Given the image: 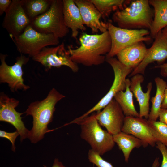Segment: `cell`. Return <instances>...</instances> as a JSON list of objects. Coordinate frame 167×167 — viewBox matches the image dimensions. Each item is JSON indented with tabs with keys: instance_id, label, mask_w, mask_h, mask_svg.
Returning a JSON list of instances; mask_svg holds the SVG:
<instances>
[{
	"instance_id": "6da1fadb",
	"label": "cell",
	"mask_w": 167,
	"mask_h": 167,
	"mask_svg": "<svg viewBox=\"0 0 167 167\" xmlns=\"http://www.w3.org/2000/svg\"><path fill=\"white\" fill-rule=\"evenodd\" d=\"M80 45L75 49L68 47L71 60L86 66H97L105 61L110 51L112 41L108 31L100 34L90 35L83 32L79 38Z\"/></svg>"
},
{
	"instance_id": "7a4b0ae2",
	"label": "cell",
	"mask_w": 167,
	"mask_h": 167,
	"mask_svg": "<svg viewBox=\"0 0 167 167\" xmlns=\"http://www.w3.org/2000/svg\"><path fill=\"white\" fill-rule=\"evenodd\" d=\"M65 97L53 88L45 99L29 105L25 113L26 116L30 115L33 118L32 127L28 137L32 143H36L44 138L45 133L53 131L49 130L48 126L53 121L56 104Z\"/></svg>"
},
{
	"instance_id": "3957f363",
	"label": "cell",
	"mask_w": 167,
	"mask_h": 167,
	"mask_svg": "<svg viewBox=\"0 0 167 167\" xmlns=\"http://www.w3.org/2000/svg\"><path fill=\"white\" fill-rule=\"evenodd\" d=\"M154 16L149 0L131 1L128 6L115 11L112 19L118 27L129 29H149Z\"/></svg>"
},
{
	"instance_id": "277c9868",
	"label": "cell",
	"mask_w": 167,
	"mask_h": 167,
	"mask_svg": "<svg viewBox=\"0 0 167 167\" xmlns=\"http://www.w3.org/2000/svg\"><path fill=\"white\" fill-rule=\"evenodd\" d=\"M94 112L76 124L80 126V137L90 145L92 150L101 156L111 150L115 145L113 135L103 129Z\"/></svg>"
},
{
	"instance_id": "5b68a950",
	"label": "cell",
	"mask_w": 167,
	"mask_h": 167,
	"mask_svg": "<svg viewBox=\"0 0 167 167\" xmlns=\"http://www.w3.org/2000/svg\"><path fill=\"white\" fill-rule=\"evenodd\" d=\"M63 4V0H52L49 9L32 20L30 25L40 33L52 34L59 38L65 36L69 29L65 24Z\"/></svg>"
},
{
	"instance_id": "8992f818",
	"label": "cell",
	"mask_w": 167,
	"mask_h": 167,
	"mask_svg": "<svg viewBox=\"0 0 167 167\" xmlns=\"http://www.w3.org/2000/svg\"><path fill=\"white\" fill-rule=\"evenodd\" d=\"M59 39L52 34L39 32L29 25L21 35L12 40L18 52L33 58L45 47L59 45Z\"/></svg>"
},
{
	"instance_id": "52a82bcc",
	"label": "cell",
	"mask_w": 167,
	"mask_h": 167,
	"mask_svg": "<svg viewBox=\"0 0 167 167\" xmlns=\"http://www.w3.org/2000/svg\"><path fill=\"white\" fill-rule=\"evenodd\" d=\"M105 61L111 66L114 72V79L111 87L105 95L95 106L73 120V123H76L93 113L101 111L114 99L118 92L126 90V77L131 73L133 69L122 64L114 57L106 58Z\"/></svg>"
},
{
	"instance_id": "ba28073f",
	"label": "cell",
	"mask_w": 167,
	"mask_h": 167,
	"mask_svg": "<svg viewBox=\"0 0 167 167\" xmlns=\"http://www.w3.org/2000/svg\"><path fill=\"white\" fill-rule=\"evenodd\" d=\"M108 24V31L110 35L111 48L106 58L113 57L127 46L140 41L149 42L152 38L148 35L150 31L148 29H129L116 27L111 23Z\"/></svg>"
},
{
	"instance_id": "9c48e42d",
	"label": "cell",
	"mask_w": 167,
	"mask_h": 167,
	"mask_svg": "<svg viewBox=\"0 0 167 167\" xmlns=\"http://www.w3.org/2000/svg\"><path fill=\"white\" fill-rule=\"evenodd\" d=\"M32 58L34 61L42 64L46 71L52 67L59 68L65 66L69 68L74 73L79 71L78 64L71 60L63 41L55 47L44 48Z\"/></svg>"
},
{
	"instance_id": "30bf717a",
	"label": "cell",
	"mask_w": 167,
	"mask_h": 167,
	"mask_svg": "<svg viewBox=\"0 0 167 167\" xmlns=\"http://www.w3.org/2000/svg\"><path fill=\"white\" fill-rule=\"evenodd\" d=\"M6 55L1 53L0 59V83H7L12 92L19 90L26 91L30 87L24 83L22 67L29 61V58L22 54L16 58V62L12 66L8 65L5 61Z\"/></svg>"
},
{
	"instance_id": "8fae6325",
	"label": "cell",
	"mask_w": 167,
	"mask_h": 167,
	"mask_svg": "<svg viewBox=\"0 0 167 167\" xmlns=\"http://www.w3.org/2000/svg\"><path fill=\"white\" fill-rule=\"evenodd\" d=\"M31 22L24 8L23 0H12L5 12L2 25L13 39L21 35Z\"/></svg>"
},
{
	"instance_id": "7c38bea8",
	"label": "cell",
	"mask_w": 167,
	"mask_h": 167,
	"mask_svg": "<svg viewBox=\"0 0 167 167\" xmlns=\"http://www.w3.org/2000/svg\"><path fill=\"white\" fill-rule=\"evenodd\" d=\"M19 103V101L10 98L3 92L0 95V121L8 123L13 125L19 134L22 142L28 138L29 131L25 126L22 119L23 113L17 112L15 108Z\"/></svg>"
},
{
	"instance_id": "4fadbf2b",
	"label": "cell",
	"mask_w": 167,
	"mask_h": 167,
	"mask_svg": "<svg viewBox=\"0 0 167 167\" xmlns=\"http://www.w3.org/2000/svg\"><path fill=\"white\" fill-rule=\"evenodd\" d=\"M95 117L100 125L112 135L122 131L125 116L114 98L102 110L96 112Z\"/></svg>"
},
{
	"instance_id": "5bb4252c",
	"label": "cell",
	"mask_w": 167,
	"mask_h": 167,
	"mask_svg": "<svg viewBox=\"0 0 167 167\" xmlns=\"http://www.w3.org/2000/svg\"><path fill=\"white\" fill-rule=\"evenodd\" d=\"M152 46L148 48L147 53L142 62L130 74L133 76L137 74L144 75L147 66L149 64L156 61L159 65L163 64L167 59V40L161 30L155 38Z\"/></svg>"
},
{
	"instance_id": "9a60e30c",
	"label": "cell",
	"mask_w": 167,
	"mask_h": 167,
	"mask_svg": "<svg viewBox=\"0 0 167 167\" xmlns=\"http://www.w3.org/2000/svg\"><path fill=\"white\" fill-rule=\"evenodd\" d=\"M79 8L84 25L90 28L92 33L108 31V24L101 20L102 15L90 0H74Z\"/></svg>"
},
{
	"instance_id": "2e32d148",
	"label": "cell",
	"mask_w": 167,
	"mask_h": 167,
	"mask_svg": "<svg viewBox=\"0 0 167 167\" xmlns=\"http://www.w3.org/2000/svg\"><path fill=\"white\" fill-rule=\"evenodd\" d=\"M122 131L133 135L147 146L154 147L156 141L151 131L149 121L143 118L125 116Z\"/></svg>"
},
{
	"instance_id": "e0dca14e",
	"label": "cell",
	"mask_w": 167,
	"mask_h": 167,
	"mask_svg": "<svg viewBox=\"0 0 167 167\" xmlns=\"http://www.w3.org/2000/svg\"><path fill=\"white\" fill-rule=\"evenodd\" d=\"M144 80L143 75L141 74H136L131 78L130 88L134 95L139 106V117L144 118L148 120L149 114V103L150 93L152 88V84L148 83L146 92L143 91L141 84Z\"/></svg>"
},
{
	"instance_id": "ac0fdd59",
	"label": "cell",
	"mask_w": 167,
	"mask_h": 167,
	"mask_svg": "<svg viewBox=\"0 0 167 167\" xmlns=\"http://www.w3.org/2000/svg\"><path fill=\"white\" fill-rule=\"evenodd\" d=\"M148 49L143 42L135 43L119 52L116 55L117 59L122 64L134 70L144 58Z\"/></svg>"
},
{
	"instance_id": "d6986e66",
	"label": "cell",
	"mask_w": 167,
	"mask_h": 167,
	"mask_svg": "<svg viewBox=\"0 0 167 167\" xmlns=\"http://www.w3.org/2000/svg\"><path fill=\"white\" fill-rule=\"evenodd\" d=\"M63 3L65 24L71 30V37L76 39L79 30H86L79 10L74 0H63Z\"/></svg>"
},
{
	"instance_id": "ffe728a7",
	"label": "cell",
	"mask_w": 167,
	"mask_h": 167,
	"mask_svg": "<svg viewBox=\"0 0 167 167\" xmlns=\"http://www.w3.org/2000/svg\"><path fill=\"white\" fill-rule=\"evenodd\" d=\"M149 2L154 11L150 36L155 39L159 32L167 26V0H149Z\"/></svg>"
},
{
	"instance_id": "44dd1931",
	"label": "cell",
	"mask_w": 167,
	"mask_h": 167,
	"mask_svg": "<svg viewBox=\"0 0 167 167\" xmlns=\"http://www.w3.org/2000/svg\"><path fill=\"white\" fill-rule=\"evenodd\" d=\"M114 141L122 152L126 162L128 161L130 155L135 148L148 146L143 141L133 135L121 131L113 135Z\"/></svg>"
},
{
	"instance_id": "7402d4cb",
	"label": "cell",
	"mask_w": 167,
	"mask_h": 167,
	"mask_svg": "<svg viewBox=\"0 0 167 167\" xmlns=\"http://www.w3.org/2000/svg\"><path fill=\"white\" fill-rule=\"evenodd\" d=\"M131 81L126 79V88L125 92L120 91L115 95L114 99L122 109L125 116L139 117V114L135 108L133 101V94L130 87Z\"/></svg>"
},
{
	"instance_id": "603a6c76",
	"label": "cell",
	"mask_w": 167,
	"mask_h": 167,
	"mask_svg": "<svg viewBox=\"0 0 167 167\" xmlns=\"http://www.w3.org/2000/svg\"><path fill=\"white\" fill-rule=\"evenodd\" d=\"M154 81L156 90L155 96L152 97L151 100L152 105L148 119L150 121H156L159 118V112L163 100L165 90L167 85V82L159 77L155 78Z\"/></svg>"
},
{
	"instance_id": "cb8c5ba5",
	"label": "cell",
	"mask_w": 167,
	"mask_h": 167,
	"mask_svg": "<svg viewBox=\"0 0 167 167\" xmlns=\"http://www.w3.org/2000/svg\"><path fill=\"white\" fill-rule=\"evenodd\" d=\"M101 14L105 19L109 16L111 13L122 10L130 4L131 0H90Z\"/></svg>"
},
{
	"instance_id": "d4e9b609",
	"label": "cell",
	"mask_w": 167,
	"mask_h": 167,
	"mask_svg": "<svg viewBox=\"0 0 167 167\" xmlns=\"http://www.w3.org/2000/svg\"><path fill=\"white\" fill-rule=\"evenodd\" d=\"M23 1L26 13L31 21L47 11L52 0H23Z\"/></svg>"
},
{
	"instance_id": "484cf974",
	"label": "cell",
	"mask_w": 167,
	"mask_h": 167,
	"mask_svg": "<svg viewBox=\"0 0 167 167\" xmlns=\"http://www.w3.org/2000/svg\"><path fill=\"white\" fill-rule=\"evenodd\" d=\"M148 121L156 142H160L167 146V126L160 121Z\"/></svg>"
},
{
	"instance_id": "4316f807",
	"label": "cell",
	"mask_w": 167,
	"mask_h": 167,
	"mask_svg": "<svg viewBox=\"0 0 167 167\" xmlns=\"http://www.w3.org/2000/svg\"><path fill=\"white\" fill-rule=\"evenodd\" d=\"M89 161L97 167H113L112 164L103 159L101 156L92 149L88 153Z\"/></svg>"
},
{
	"instance_id": "83f0119b",
	"label": "cell",
	"mask_w": 167,
	"mask_h": 167,
	"mask_svg": "<svg viewBox=\"0 0 167 167\" xmlns=\"http://www.w3.org/2000/svg\"><path fill=\"white\" fill-rule=\"evenodd\" d=\"M19 135L17 131L13 132H8L0 130V137L8 139L12 144L11 150L14 152L15 151V141L17 137Z\"/></svg>"
},
{
	"instance_id": "f1b7e54d",
	"label": "cell",
	"mask_w": 167,
	"mask_h": 167,
	"mask_svg": "<svg viewBox=\"0 0 167 167\" xmlns=\"http://www.w3.org/2000/svg\"><path fill=\"white\" fill-rule=\"evenodd\" d=\"M156 147L161 152L162 161L161 167H167V148L165 145L159 142L156 143Z\"/></svg>"
},
{
	"instance_id": "f546056e",
	"label": "cell",
	"mask_w": 167,
	"mask_h": 167,
	"mask_svg": "<svg viewBox=\"0 0 167 167\" xmlns=\"http://www.w3.org/2000/svg\"><path fill=\"white\" fill-rule=\"evenodd\" d=\"M12 0H0V15H2L6 11L11 5Z\"/></svg>"
},
{
	"instance_id": "4dcf8cb0",
	"label": "cell",
	"mask_w": 167,
	"mask_h": 167,
	"mask_svg": "<svg viewBox=\"0 0 167 167\" xmlns=\"http://www.w3.org/2000/svg\"><path fill=\"white\" fill-rule=\"evenodd\" d=\"M159 121L167 126V109L161 108L159 113Z\"/></svg>"
},
{
	"instance_id": "1f68e13d",
	"label": "cell",
	"mask_w": 167,
	"mask_h": 167,
	"mask_svg": "<svg viewBox=\"0 0 167 167\" xmlns=\"http://www.w3.org/2000/svg\"><path fill=\"white\" fill-rule=\"evenodd\" d=\"M154 68L160 69V74L162 76L167 77V63L155 66Z\"/></svg>"
},
{
	"instance_id": "d6a6232c",
	"label": "cell",
	"mask_w": 167,
	"mask_h": 167,
	"mask_svg": "<svg viewBox=\"0 0 167 167\" xmlns=\"http://www.w3.org/2000/svg\"><path fill=\"white\" fill-rule=\"evenodd\" d=\"M161 108L167 109V85L165 90L164 98L161 105Z\"/></svg>"
},
{
	"instance_id": "836d02e7",
	"label": "cell",
	"mask_w": 167,
	"mask_h": 167,
	"mask_svg": "<svg viewBox=\"0 0 167 167\" xmlns=\"http://www.w3.org/2000/svg\"><path fill=\"white\" fill-rule=\"evenodd\" d=\"M44 167H48L44 165H43ZM51 167H66L63 165L62 163L59 161L58 158H55L54 160L53 165Z\"/></svg>"
},
{
	"instance_id": "e575fe53",
	"label": "cell",
	"mask_w": 167,
	"mask_h": 167,
	"mask_svg": "<svg viewBox=\"0 0 167 167\" xmlns=\"http://www.w3.org/2000/svg\"><path fill=\"white\" fill-rule=\"evenodd\" d=\"M159 165V158L156 157L155 159L152 167H158Z\"/></svg>"
},
{
	"instance_id": "d590c367",
	"label": "cell",
	"mask_w": 167,
	"mask_h": 167,
	"mask_svg": "<svg viewBox=\"0 0 167 167\" xmlns=\"http://www.w3.org/2000/svg\"><path fill=\"white\" fill-rule=\"evenodd\" d=\"M163 35L167 40V26L165 27L161 30Z\"/></svg>"
},
{
	"instance_id": "8d00e7d4",
	"label": "cell",
	"mask_w": 167,
	"mask_h": 167,
	"mask_svg": "<svg viewBox=\"0 0 167 167\" xmlns=\"http://www.w3.org/2000/svg\"></svg>"
}]
</instances>
